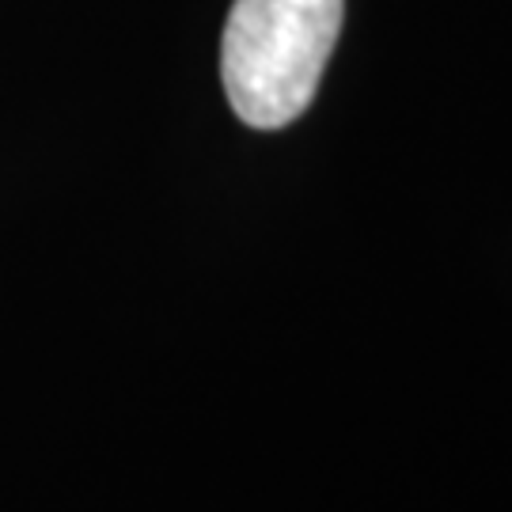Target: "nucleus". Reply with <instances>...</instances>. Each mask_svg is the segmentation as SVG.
Returning <instances> with one entry per match:
<instances>
[{
    "instance_id": "nucleus-1",
    "label": "nucleus",
    "mask_w": 512,
    "mask_h": 512,
    "mask_svg": "<svg viewBox=\"0 0 512 512\" xmlns=\"http://www.w3.org/2000/svg\"><path fill=\"white\" fill-rule=\"evenodd\" d=\"M346 0H236L224 42L220 80L239 122L285 129L319 92Z\"/></svg>"
}]
</instances>
